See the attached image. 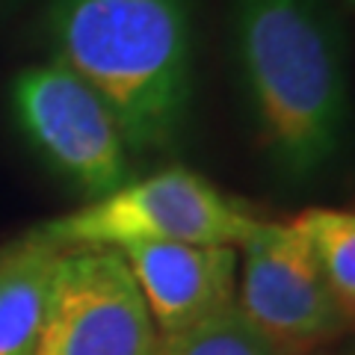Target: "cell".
<instances>
[{
    "label": "cell",
    "instance_id": "obj_4",
    "mask_svg": "<svg viewBox=\"0 0 355 355\" xmlns=\"http://www.w3.org/2000/svg\"><path fill=\"white\" fill-rule=\"evenodd\" d=\"M240 252L234 305L275 349L284 355L320 352L352 323L293 219L263 222Z\"/></svg>",
    "mask_w": 355,
    "mask_h": 355
},
{
    "label": "cell",
    "instance_id": "obj_12",
    "mask_svg": "<svg viewBox=\"0 0 355 355\" xmlns=\"http://www.w3.org/2000/svg\"><path fill=\"white\" fill-rule=\"evenodd\" d=\"M311 355H323V352H311Z\"/></svg>",
    "mask_w": 355,
    "mask_h": 355
},
{
    "label": "cell",
    "instance_id": "obj_13",
    "mask_svg": "<svg viewBox=\"0 0 355 355\" xmlns=\"http://www.w3.org/2000/svg\"><path fill=\"white\" fill-rule=\"evenodd\" d=\"M349 3H352V6H355V0H349Z\"/></svg>",
    "mask_w": 355,
    "mask_h": 355
},
{
    "label": "cell",
    "instance_id": "obj_1",
    "mask_svg": "<svg viewBox=\"0 0 355 355\" xmlns=\"http://www.w3.org/2000/svg\"><path fill=\"white\" fill-rule=\"evenodd\" d=\"M234 60L254 146L287 184L323 175L349 133L347 39L329 0H234Z\"/></svg>",
    "mask_w": 355,
    "mask_h": 355
},
{
    "label": "cell",
    "instance_id": "obj_9",
    "mask_svg": "<svg viewBox=\"0 0 355 355\" xmlns=\"http://www.w3.org/2000/svg\"><path fill=\"white\" fill-rule=\"evenodd\" d=\"M293 225L314 249L340 308L355 320V210L311 207L293 219Z\"/></svg>",
    "mask_w": 355,
    "mask_h": 355
},
{
    "label": "cell",
    "instance_id": "obj_8",
    "mask_svg": "<svg viewBox=\"0 0 355 355\" xmlns=\"http://www.w3.org/2000/svg\"><path fill=\"white\" fill-rule=\"evenodd\" d=\"M60 254L39 228L0 249V355H36Z\"/></svg>",
    "mask_w": 355,
    "mask_h": 355
},
{
    "label": "cell",
    "instance_id": "obj_5",
    "mask_svg": "<svg viewBox=\"0 0 355 355\" xmlns=\"http://www.w3.org/2000/svg\"><path fill=\"white\" fill-rule=\"evenodd\" d=\"M160 335L116 249H62L36 355H157Z\"/></svg>",
    "mask_w": 355,
    "mask_h": 355
},
{
    "label": "cell",
    "instance_id": "obj_2",
    "mask_svg": "<svg viewBox=\"0 0 355 355\" xmlns=\"http://www.w3.org/2000/svg\"><path fill=\"white\" fill-rule=\"evenodd\" d=\"M57 60L107 104L130 148H163L190 110L187 0H53Z\"/></svg>",
    "mask_w": 355,
    "mask_h": 355
},
{
    "label": "cell",
    "instance_id": "obj_7",
    "mask_svg": "<svg viewBox=\"0 0 355 355\" xmlns=\"http://www.w3.org/2000/svg\"><path fill=\"white\" fill-rule=\"evenodd\" d=\"M121 252L160 338L222 314L237 299L240 249L202 243H130Z\"/></svg>",
    "mask_w": 355,
    "mask_h": 355
},
{
    "label": "cell",
    "instance_id": "obj_10",
    "mask_svg": "<svg viewBox=\"0 0 355 355\" xmlns=\"http://www.w3.org/2000/svg\"><path fill=\"white\" fill-rule=\"evenodd\" d=\"M157 355H284L231 305L172 338H160Z\"/></svg>",
    "mask_w": 355,
    "mask_h": 355
},
{
    "label": "cell",
    "instance_id": "obj_11",
    "mask_svg": "<svg viewBox=\"0 0 355 355\" xmlns=\"http://www.w3.org/2000/svg\"><path fill=\"white\" fill-rule=\"evenodd\" d=\"M347 355H355V349H349V352H347Z\"/></svg>",
    "mask_w": 355,
    "mask_h": 355
},
{
    "label": "cell",
    "instance_id": "obj_3",
    "mask_svg": "<svg viewBox=\"0 0 355 355\" xmlns=\"http://www.w3.org/2000/svg\"><path fill=\"white\" fill-rule=\"evenodd\" d=\"M263 222L193 169L169 166L92 198L39 228L60 249H125L130 243H202L240 249Z\"/></svg>",
    "mask_w": 355,
    "mask_h": 355
},
{
    "label": "cell",
    "instance_id": "obj_6",
    "mask_svg": "<svg viewBox=\"0 0 355 355\" xmlns=\"http://www.w3.org/2000/svg\"><path fill=\"white\" fill-rule=\"evenodd\" d=\"M12 113L30 146L89 198L128 184V146L113 113L60 60L18 74Z\"/></svg>",
    "mask_w": 355,
    "mask_h": 355
}]
</instances>
